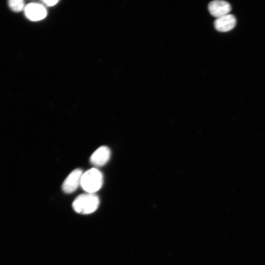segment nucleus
<instances>
[{"mask_svg":"<svg viewBox=\"0 0 265 265\" xmlns=\"http://www.w3.org/2000/svg\"><path fill=\"white\" fill-rule=\"evenodd\" d=\"M99 203V198L96 195L87 193L77 197L72 206L77 212L87 214L95 212L97 209Z\"/></svg>","mask_w":265,"mask_h":265,"instance_id":"obj_1","label":"nucleus"},{"mask_svg":"<svg viewBox=\"0 0 265 265\" xmlns=\"http://www.w3.org/2000/svg\"><path fill=\"white\" fill-rule=\"evenodd\" d=\"M103 184V176L97 169H89L82 174L80 186L87 193H94L99 190Z\"/></svg>","mask_w":265,"mask_h":265,"instance_id":"obj_2","label":"nucleus"},{"mask_svg":"<svg viewBox=\"0 0 265 265\" xmlns=\"http://www.w3.org/2000/svg\"><path fill=\"white\" fill-rule=\"evenodd\" d=\"M83 173L81 169H76L72 171L65 179L62 185L63 191L66 193L74 192L80 185Z\"/></svg>","mask_w":265,"mask_h":265,"instance_id":"obj_3","label":"nucleus"},{"mask_svg":"<svg viewBox=\"0 0 265 265\" xmlns=\"http://www.w3.org/2000/svg\"><path fill=\"white\" fill-rule=\"evenodd\" d=\"M208 9L212 16L217 18L229 14L231 6L230 4L226 1L215 0L209 3Z\"/></svg>","mask_w":265,"mask_h":265,"instance_id":"obj_4","label":"nucleus"},{"mask_svg":"<svg viewBox=\"0 0 265 265\" xmlns=\"http://www.w3.org/2000/svg\"><path fill=\"white\" fill-rule=\"evenodd\" d=\"M110 157V149L106 146L98 148L91 156L90 161L95 166L100 167L106 164Z\"/></svg>","mask_w":265,"mask_h":265,"instance_id":"obj_5","label":"nucleus"},{"mask_svg":"<svg viewBox=\"0 0 265 265\" xmlns=\"http://www.w3.org/2000/svg\"><path fill=\"white\" fill-rule=\"evenodd\" d=\"M236 23L235 17L228 14L216 18L214 22V26L218 31L227 32L233 29Z\"/></svg>","mask_w":265,"mask_h":265,"instance_id":"obj_6","label":"nucleus"},{"mask_svg":"<svg viewBox=\"0 0 265 265\" xmlns=\"http://www.w3.org/2000/svg\"><path fill=\"white\" fill-rule=\"evenodd\" d=\"M25 14L29 20L36 21L44 19L47 15V12L42 5L32 3L26 7Z\"/></svg>","mask_w":265,"mask_h":265,"instance_id":"obj_7","label":"nucleus"},{"mask_svg":"<svg viewBox=\"0 0 265 265\" xmlns=\"http://www.w3.org/2000/svg\"><path fill=\"white\" fill-rule=\"evenodd\" d=\"M8 4L10 8L15 12L21 11L24 6V1L21 0H9Z\"/></svg>","mask_w":265,"mask_h":265,"instance_id":"obj_8","label":"nucleus"},{"mask_svg":"<svg viewBox=\"0 0 265 265\" xmlns=\"http://www.w3.org/2000/svg\"><path fill=\"white\" fill-rule=\"evenodd\" d=\"M43 2L48 6H52L57 3L58 0H44Z\"/></svg>","mask_w":265,"mask_h":265,"instance_id":"obj_9","label":"nucleus"}]
</instances>
